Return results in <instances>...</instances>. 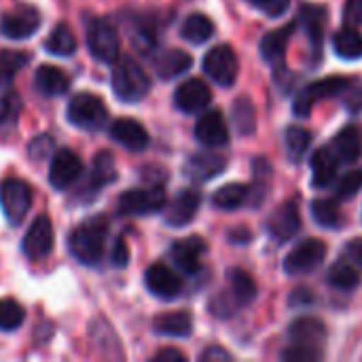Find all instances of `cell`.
Masks as SVG:
<instances>
[{"mask_svg":"<svg viewBox=\"0 0 362 362\" xmlns=\"http://www.w3.org/2000/svg\"><path fill=\"white\" fill-rule=\"evenodd\" d=\"M327 257V246L320 240H305L295 246L284 259V272L288 276H305L322 265Z\"/></svg>","mask_w":362,"mask_h":362,"instance_id":"cell-9","label":"cell"},{"mask_svg":"<svg viewBox=\"0 0 362 362\" xmlns=\"http://www.w3.org/2000/svg\"><path fill=\"white\" fill-rule=\"evenodd\" d=\"M174 102L182 112L193 115L204 110L212 102V91L202 78H189L182 85H178L174 93Z\"/></svg>","mask_w":362,"mask_h":362,"instance_id":"cell-16","label":"cell"},{"mask_svg":"<svg viewBox=\"0 0 362 362\" xmlns=\"http://www.w3.org/2000/svg\"><path fill=\"white\" fill-rule=\"evenodd\" d=\"M34 87L40 95H47V98H55V95H64L70 87V81L68 76L64 74L62 68L57 66H40L34 74Z\"/></svg>","mask_w":362,"mask_h":362,"instance_id":"cell-21","label":"cell"},{"mask_svg":"<svg viewBox=\"0 0 362 362\" xmlns=\"http://www.w3.org/2000/svg\"><path fill=\"white\" fill-rule=\"evenodd\" d=\"M195 138L204 146H223L229 142V129L227 121L218 110H210L199 117L195 125Z\"/></svg>","mask_w":362,"mask_h":362,"instance_id":"cell-20","label":"cell"},{"mask_svg":"<svg viewBox=\"0 0 362 362\" xmlns=\"http://www.w3.org/2000/svg\"><path fill=\"white\" fill-rule=\"evenodd\" d=\"M28 62H30V53L2 49L0 51V85H8L15 78V74L28 66Z\"/></svg>","mask_w":362,"mask_h":362,"instance_id":"cell-34","label":"cell"},{"mask_svg":"<svg viewBox=\"0 0 362 362\" xmlns=\"http://www.w3.org/2000/svg\"><path fill=\"white\" fill-rule=\"evenodd\" d=\"M362 17V0H350L348 4V19L350 21H358Z\"/></svg>","mask_w":362,"mask_h":362,"instance_id":"cell-51","label":"cell"},{"mask_svg":"<svg viewBox=\"0 0 362 362\" xmlns=\"http://www.w3.org/2000/svg\"><path fill=\"white\" fill-rule=\"evenodd\" d=\"M153 361L155 362H185V354L182 352H178V350H174V348H168V350H161V352H157L155 356H153Z\"/></svg>","mask_w":362,"mask_h":362,"instance_id":"cell-47","label":"cell"},{"mask_svg":"<svg viewBox=\"0 0 362 362\" xmlns=\"http://www.w3.org/2000/svg\"><path fill=\"white\" fill-rule=\"evenodd\" d=\"M320 350H316V346H303V344H295L291 346L286 352H282V361L288 362H312L320 361Z\"/></svg>","mask_w":362,"mask_h":362,"instance_id":"cell-42","label":"cell"},{"mask_svg":"<svg viewBox=\"0 0 362 362\" xmlns=\"http://www.w3.org/2000/svg\"><path fill=\"white\" fill-rule=\"evenodd\" d=\"M202 361H231V356H229V354H227V352H225V350H221V348H216V346H214V348H210V350H206V352H204V354H202Z\"/></svg>","mask_w":362,"mask_h":362,"instance_id":"cell-50","label":"cell"},{"mask_svg":"<svg viewBox=\"0 0 362 362\" xmlns=\"http://www.w3.org/2000/svg\"><path fill=\"white\" fill-rule=\"evenodd\" d=\"M153 329L157 335H163V337H189L193 329V320L187 312H170V314L157 316L153 322Z\"/></svg>","mask_w":362,"mask_h":362,"instance_id":"cell-26","label":"cell"},{"mask_svg":"<svg viewBox=\"0 0 362 362\" xmlns=\"http://www.w3.org/2000/svg\"><path fill=\"white\" fill-rule=\"evenodd\" d=\"M325 21H327V8L320 4H305L301 8V23L310 36V40L314 42V47L318 49L322 45V36H325Z\"/></svg>","mask_w":362,"mask_h":362,"instance_id":"cell-30","label":"cell"},{"mask_svg":"<svg viewBox=\"0 0 362 362\" xmlns=\"http://www.w3.org/2000/svg\"><path fill=\"white\" fill-rule=\"evenodd\" d=\"M51 151H53V138H51V136H36V138L30 142V148H28L30 157L36 159V161L47 159V157L51 155Z\"/></svg>","mask_w":362,"mask_h":362,"instance_id":"cell-44","label":"cell"},{"mask_svg":"<svg viewBox=\"0 0 362 362\" xmlns=\"http://www.w3.org/2000/svg\"><path fill=\"white\" fill-rule=\"evenodd\" d=\"M333 49L341 59H358L362 57V34L352 25L341 28L333 36Z\"/></svg>","mask_w":362,"mask_h":362,"instance_id":"cell-29","label":"cell"},{"mask_svg":"<svg viewBox=\"0 0 362 362\" xmlns=\"http://www.w3.org/2000/svg\"><path fill=\"white\" fill-rule=\"evenodd\" d=\"M127 259H129L127 246H125L123 240H119L117 246H115V250H112V263H115L117 267H125V265H127Z\"/></svg>","mask_w":362,"mask_h":362,"instance_id":"cell-48","label":"cell"},{"mask_svg":"<svg viewBox=\"0 0 362 362\" xmlns=\"http://www.w3.org/2000/svg\"><path fill=\"white\" fill-rule=\"evenodd\" d=\"M352 81L344 78V76H331V78H322L316 81L312 85H308L295 100V115L297 117H308L312 112V108L327 98H335L339 93H344L348 89Z\"/></svg>","mask_w":362,"mask_h":362,"instance_id":"cell-8","label":"cell"},{"mask_svg":"<svg viewBox=\"0 0 362 362\" xmlns=\"http://www.w3.org/2000/svg\"><path fill=\"white\" fill-rule=\"evenodd\" d=\"M286 153H288V159L291 161H301L303 159V155L308 153V148H310V142H312V134L308 132V129H303V127H297V125H293V127H288L286 129Z\"/></svg>","mask_w":362,"mask_h":362,"instance_id":"cell-37","label":"cell"},{"mask_svg":"<svg viewBox=\"0 0 362 362\" xmlns=\"http://www.w3.org/2000/svg\"><path fill=\"white\" fill-rule=\"evenodd\" d=\"M299 227H301V214H299V208L295 202L282 204L267 221V231L278 244L293 240L295 233L299 231Z\"/></svg>","mask_w":362,"mask_h":362,"instance_id":"cell-14","label":"cell"},{"mask_svg":"<svg viewBox=\"0 0 362 362\" xmlns=\"http://www.w3.org/2000/svg\"><path fill=\"white\" fill-rule=\"evenodd\" d=\"M199 204H202V195L197 191H193V189L180 191L172 199L168 210H165V223L170 227H185V225H189L195 218V214L199 210Z\"/></svg>","mask_w":362,"mask_h":362,"instance_id":"cell-19","label":"cell"},{"mask_svg":"<svg viewBox=\"0 0 362 362\" xmlns=\"http://www.w3.org/2000/svg\"><path fill=\"white\" fill-rule=\"evenodd\" d=\"M333 151L335 155L339 157V161H356L361 157L362 151V142H361V134L356 127H346L337 134L335 142H333Z\"/></svg>","mask_w":362,"mask_h":362,"instance_id":"cell-32","label":"cell"},{"mask_svg":"<svg viewBox=\"0 0 362 362\" xmlns=\"http://www.w3.org/2000/svg\"><path fill=\"white\" fill-rule=\"evenodd\" d=\"M45 49L51 53V55H59V57H68L76 51V36L74 32L70 30L68 23L59 21L47 36L45 40Z\"/></svg>","mask_w":362,"mask_h":362,"instance_id":"cell-28","label":"cell"},{"mask_svg":"<svg viewBox=\"0 0 362 362\" xmlns=\"http://www.w3.org/2000/svg\"><path fill=\"white\" fill-rule=\"evenodd\" d=\"M83 174V161L81 157L70 151V148H59L51 155V165H49V182L53 189L64 191L70 185L78 180Z\"/></svg>","mask_w":362,"mask_h":362,"instance_id":"cell-11","label":"cell"},{"mask_svg":"<svg viewBox=\"0 0 362 362\" xmlns=\"http://www.w3.org/2000/svg\"><path fill=\"white\" fill-rule=\"evenodd\" d=\"M53 242H55L53 225H51L49 216L40 214V216L34 218V223H32L30 229L25 231V235H23V240H21V252H23L30 261H42L45 257L51 255Z\"/></svg>","mask_w":362,"mask_h":362,"instance_id":"cell-10","label":"cell"},{"mask_svg":"<svg viewBox=\"0 0 362 362\" xmlns=\"http://www.w3.org/2000/svg\"><path fill=\"white\" fill-rule=\"evenodd\" d=\"M248 199V187L246 185H240V182H233V185H225L221 187L214 197H212V204L221 210H238L240 206H244V202Z\"/></svg>","mask_w":362,"mask_h":362,"instance_id":"cell-33","label":"cell"},{"mask_svg":"<svg viewBox=\"0 0 362 362\" xmlns=\"http://www.w3.org/2000/svg\"><path fill=\"white\" fill-rule=\"evenodd\" d=\"M163 208H165V191L161 187L129 189L117 202V210L123 216H146Z\"/></svg>","mask_w":362,"mask_h":362,"instance_id":"cell-6","label":"cell"},{"mask_svg":"<svg viewBox=\"0 0 362 362\" xmlns=\"http://www.w3.org/2000/svg\"><path fill=\"white\" fill-rule=\"evenodd\" d=\"M329 282L339 291H352L361 284V274L350 263H337L329 272Z\"/></svg>","mask_w":362,"mask_h":362,"instance_id":"cell-39","label":"cell"},{"mask_svg":"<svg viewBox=\"0 0 362 362\" xmlns=\"http://www.w3.org/2000/svg\"><path fill=\"white\" fill-rule=\"evenodd\" d=\"M225 159L218 157V155H193L187 165H185V172L193 178V180H199V182H206L214 176H218L223 170H225Z\"/></svg>","mask_w":362,"mask_h":362,"instance_id":"cell-27","label":"cell"},{"mask_svg":"<svg viewBox=\"0 0 362 362\" xmlns=\"http://www.w3.org/2000/svg\"><path fill=\"white\" fill-rule=\"evenodd\" d=\"M23 102L21 95L15 89H6L0 95V129H8L19 121Z\"/></svg>","mask_w":362,"mask_h":362,"instance_id":"cell-36","label":"cell"},{"mask_svg":"<svg viewBox=\"0 0 362 362\" xmlns=\"http://www.w3.org/2000/svg\"><path fill=\"white\" fill-rule=\"evenodd\" d=\"M362 189V170H356V172H348L346 176L339 178L337 182V195L341 199H350L354 197L358 191Z\"/></svg>","mask_w":362,"mask_h":362,"instance_id":"cell-43","label":"cell"},{"mask_svg":"<svg viewBox=\"0 0 362 362\" xmlns=\"http://www.w3.org/2000/svg\"><path fill=\"white\" fill-rule=\"evenodd\" d=\"M144 282H146V288L159 297V299H176L182 291V280L176 272H172L168 265L163 263H155L146 269L144 274Z\"/></svg>","mask_w":362,"mask_h":362,"instance_id":"cell-13","label":"cell"},{"mask_svg":"<svg viewBox=\"0 0 362 362\" xmlns=\"http://www.w3.org/2000/svg\"><path fill=\"white\" fill-rule=\"evenodd\" d=\"M337 168H339V157L335 155V151L318 148L312 155V182H314V187L327 189L335 180Z\"/></svg>","mask_w":362,"mask_h":362,"instance_id":"cell-22","label":"cell"},{"mask_svg":"<svg viewBox=\"0 0 362 362\" xmlns=\"http://www.w3.org/2000/svg\"><path fill=\"white\" fill-rule=\"evenodd\" d=\"M110 85H112L115 95L127 104L144 100L151 91V78H148L146 70L129 55L119 57L115 62Z\"/></svg>","mask_w":362,"mask_h":362,"instance_id":"cell-2","label":"cell"},{"mask_svg":"<svg viewBox=\"0 0 362 362\" xmlns=\"http://www.w3.org/2000/svg\"><path fill=\"white\" fill-rule=\"evenodd\" d=\"M115 180H117V168H115L112 155L108 151H102L93 157L91 170L85 178V185L78 189V193H81V197L83 195H95L104 187L112 185Z\"/></svg>","mask_w":362,"mask_h":362,"instance_id":"cell-15","label":"cell"},{"mask_svg":"<svg viewBox=\"0 0 362 362\" xmlns=\"http://www.w3.org/2000/svg\"><path fill=\"white\" fill-rule=\"evenodd\" d=\"M214 34V23L210 17H206L204 13H193L185 19L182 28H180V36L193 45H202L206 42L210 36Z\"/></svg>","mask_w":362,"mask_h":362,"instance_id":"cell-31","label":"cell"},{"mask_svg":"<svg viewBox=\"0 0 362 362\" xmlns=\"http://www.w3.org/2000/svg\"><path fill=\"white\" fill-rule=\"evenodd\" d=\"M25 320V310L21 308L19 301L6 297L0 299V331H15L23 325Z\"/></svg>","mask_w":362,"mask_h":362,"instance_id":"cell-38","label":"cell"},{"mask_svg":"<svg viewBox=\"0 0 362 362\" xmlns=\"http://www.w3.org/2000/svg\"><path fill=\"white\" fill-rule=\"evenodd\" d=\"M233 117H235V123H238V129L242 134H250L255 129V108L250 104V100H238L235 102V108H233Z\"/></svg>","mask_w":362,"mask_h":362,"instance_id":"cell-41","label":"cell"},{"mask_svg":"<svg viewBox=\"0 0 362 362\" xmlns=\"http://www.w3.org/2000/svg\"><path fill=\"white\" fill-rule=\"evenodd\" d=\"M110 136L115 142H119L121 146H125L127 151H134V153L144 151L151 142L148 132L136 119H117L110 125Z\"/></svg>","mask_w":362,"mask_h":362,"instance_id":"cell-18","label":"cell"},{"mask_svg":"<svg viewBox=\"0 0 362 362\" xmlns=\"http://www.w3.org/2000/svg\"><path fill=\"white\" fill-rule=\"evenodd\" d=\"M40 28V13L34 6H19L2 17L0 30L13 40H23Z\"/></svg>","mask_w":362,"mask_h":362,"instance_id":"cell-12","label":"cell"},{"mask_svg":"<svg viewBox=\"0 0 362 362\" xmlns=\"http://www.w3.org/2000/svg\"><path fill=\"white\" fill-rule=\"evenodd\" d=\"M32 187L21 178H4L0 182V208L11 225H19L32 208Z\"/></svg>","mask_w":362,"mask_h":362,"instance_id":"cell-4","label":"cell"},{"mask_svg":"<svg viewBox=\"0 0 362 362\" xmlns=\"http://www.w3.org/2000/svg\"><path fill=\"white\" fill-rule=\"evenodd\" d=\"M87 49L104 64L119 59V34L108 17H95L87 23Z\"/></svg>","mask_w":362,"mask_h":362,"instance_id":"cell-3","label":"cell"},{"mask_svg":"<svg viewBox=\"0 0 362 362\" xmlns=\"http://www.w3.org/2000/svg\"><path fill=\"white\" fill-rule=\"evenodd\" d=\"M204 72L221 87H231L240 72L238 55L231 47L218 45L210 49L204 57Z\"/></svg>","mask_w":362,"mask_h":362,"instance_id":"cell-7","label":"cell"},{"mask_svg":"<svg viewBox=\"0 0 362 362\" xmlns=\"http://www.w3.org/2000/svg\"><path fill=\"white\" fill-rule=\"evenodd\" d=\"M206 252V242L197 235L187 238V240H178L172 246V261L176 263V267L189 276L197 274L202 267V257Z\"/></svg>","mask_w":362,"mask_h":362,"instance_id":"cell-17","label":"cell"},{"mask_svg":"<svg viewBox=\"0 0 362 362\" xmlns=\"http://www.w3.org/2000/svg\"><path fill=\"white\" fill-rule=\"evenodd\" d=\"M248 2H250L252 6L265 11L269 17H278V15H282V13L288 8V2H291V0H248Z\"/></svg>","mask_w":362,"mask_h":362,"instance_id":"cell-45","label":"cell"},{"mask_svg":"<svg viewBox=\"0 0 362 362\" xmlns=\"http://www.w3.org/2000/svg\"><path fill=\"white\" fill-rule=\"evenodd\" d=\"M108 238V221L106 216H93L81 223L68 238V246L72 257L81 265H98L104 257V246Z\"/></svg>","mask_w":362,"mask_h":362,"instance_id":"cell-1","label":"cell"},{"mask_svg":"<svg viewBox=\"0 0 362 362\" xmlns=\"http://www.w3.org/2000/svg\"><path fill=\"white\" fill-rule=\"evenodd\" d=\"M348 257L362 269V240H352L348 244Z\"/></svg>","mask_w":362,"mask_h":362,"instance_id":"cell-49","label":"cell"},{"mask_svg":"<svg viewBox=\"0 0 362 362\" xmlns=\"http://www.w3.org/2000/svg\"><path fill=\"white\" fill-rule=\"evenodd\" d=\"M346 93V104L352 112H358L362 110V85H356V83H350L348 89L344 91Z\"/></svg>","mask_w":362,"mask_h":362,"instance_id":"cell-46","label":"cell"},{"mask_svg":"<svg viewBox=\"0 0 362 362\" xmlns=\"http://www.w3.org/2000/svg\"><path fill=\"white\" fill-rule=\"evenodd\" d=\"M312 212L316 223H320L322 227H337L339 225V208L333 199H316L312 204Z\"/></svg>","mask_w":362,"mask_h":362,"instance_id":"cell-40","label":"cell"},{"mask_svg":"<svg viewBox=\"0 0 362 362\" xmlns=\"http://www.w3.org/2000/svg\"><path fill=\"white\" fill-rule=\"evenodd\" d=\"M229 284H231V295L235 297V301L240 305H246V303H250L257 297L255 280L246 272H242V269H231L229 272Z\"/></svg>","mask_w":362,"mask_h":362,"instance_id":"cell-35","label":"cell"},{"mask_svg":"<svg viewBox=\"0 0 362 362\" xmlns=\"http://www.w3.org/2000/svg\"><path fill=\"white\" fill-rule=\"evenodd\" d=\"M325 335H327L325 322L312 316L297 318L288 329V337L295 344H303V346H316L325 339Z\"/></svg>","mask_w":362,"mask_h":362,"instance_id":"cell-25","label":"cell"},{"mask_svg":"<svg viewBox=\"0 0 362 362\" xmlns=\"http://www.w3.org/2000/svg\"><path fill=\"white\" fill-rule=\"evenodd\" d=\"M108 110L104 102L93 93H76L68 104V121L81 129H102L106 125Z\"/></svg>","mask_w":362,"mask_h":362,"instance_id":"cell-5","label":"cell"},{"mask_svg":"<svg viewBox=\"0 0 362 362\" xmlns=\"http://www.w3.org/2000/svg\"><path fill=\"white\" fill-rule=\"evenodd\" d=\"M295 25H297V23L291 21L288 25L269 32V34L261 40V55H263L269 64H274V66L282 64L284 53H286V47H288V40H291V36H293V32H295Z\"/></svg>","mask_w":362,"mask_h":362,"instance_id":"cell-23","label":"cell"},{"mask_svg":"<svg viewBox=\"0 0 362 362\" xmlns=\"http://www.w3.org/2000/svg\"><path fill=\"white\" fill-rule=\"evenodd\" d=\"M193 64V57L182 51V49H168L163 53H159V57L155 59V72L163 78L170 81L174 76L185 74Z\"/></svg>","mask_w":362,"mask_h":362,"instance_id":"cell-24","label":"cell"}]
</instances>
